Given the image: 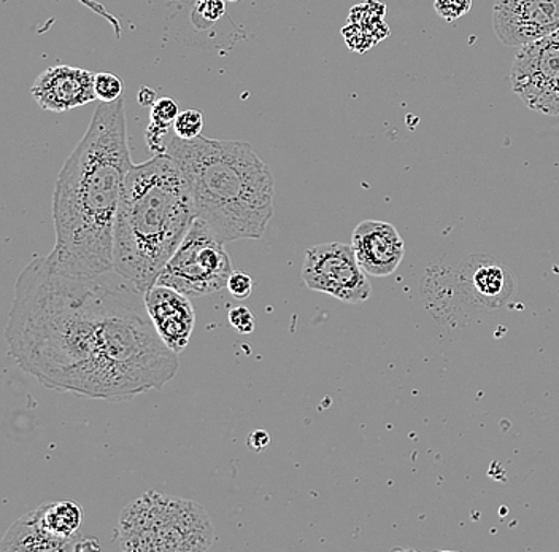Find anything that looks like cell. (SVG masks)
I'll return each instance as SVG.
<instances>
[{"instance_id":"obj_1","label":"cell","mask_w":559,"mask_h":552,"mask_svg":"<svg viewBox=\"0 0 559 552\" xmlns=\"http://www.w3.org/2000/svg\"><path fill=\"white\" fill-rule=\"evenodd\" d=\"M5 339L16 365L41 386L93 400L163 389L180 369L145 292L117 269L70 275L34 258L17 278Z\"/></svg>"},{"instance_id":"obj_2","label":"cell","mask_w":559,"mask_h":552,"mask_svg":"<svg viewBox=\"0 0 559 552\" xmlns=\"http://www.w3.org/2000/svg\"><path fill=\"white\" fill-rule=\"evenodd\" d=\"M132 166L124 101L100 103L56 178V244L47 257L55 271L99 275L115 269V220Z\"/></svg>"},{"instance_id":"obj_3","label":"cell","mask_w":559,"mask_h":552,"mask_svg":"<svg viewBox=\"0 0 559 552\" xmlns=\"http://www.w3.org/2000/svg\"><path fill=\"white\" fill-rule=\"evenodd\" d=\"M166 153L187 177L199 219L219 240L262 237L274 216L275 178L250 143L175 136Z\"/></svg>"},{"instance_id":"obj_4","label":"cell","mask_w":559,"mask_h":552,"mask_svg":"<svg viewBox=\"0 0 559 552\" xmlns=\"http://www.w3.org/2000/svg\"><path fill=\"white\" fill-rule=\"evenodd\" d=\"M195 219L190 184L167 153L134 164L115 220V269L143 292L152 289Z\"/></svg>"},{"instance_id":"obj_5","label":"cell","mask_w":559,"mask_h":552,"mask_svg":"<svg viewBox=\"0 0 559 552\" xmlns=\"http://www.w3.org/2000/svg\"><path fill=\"white\" fill-rule=\"evenodd\" d=\"M215 540L204 506L157 491L126 506L114 532V543L126 552H202Z\"/></svg>"},{"instance_id":"obj_6","label":"cell","mask_w":559,"mask_h":552,"mask_svg":"<svg viewBox=\"0 0 559 552\" xmlns=\"http://www.w3.org/2000/svg\"><path fill=\"white\" fill-rule=\"evenodd\" d=\"M233 272L225 243L198 216L181 246L160 271L156 284L173 286L190 298H199L226 289Z\"/></svg>"},{"instance_id":"obj_7","label":"cell","mask_w":559,"mask_h":552,"mask_svg":"<svg viewBox=\"0 0 559 552\" xmlns=\"http://www.w3.org/2000/svg\"><path fill=\"white\" fill-rule=\"evenodd\" d=\"M302 279L310 290L348 304L365 303L372 293L352 244L326 243L307 249Z\"/></svg>"},{"instance_id":"obj_8","label":"cell","mask_w":559,"mask_h":552,"mask_svg":"<svg viewBox=\"0 0 559 552\" xmlns=\"http://www.w3.org/2000/svg\"><path fill=\"white\" fill-rule=\"evenodd\" d=\"M510 82L524 106L536 111L559 83V31L519 47Z\"/></svg>"},{"instance_id":"obj_9","label":"cell","mask_w":559,"mask_h":552,"mask_svg":"<svg viewBox=\"0 0 559 552\" xmlns=\"http://www.w3.org/2000/svg\"><path fill=\"white\" fill-rule=\"evenodd\" d=\"M492 30L506 47H522L559 31V0H495Z\"/></svg>"},{"instance_id":"obj_10","label":"cell","mask_w":559,"mask_h":552,"mask_svg":"<svg viewBox=\"0 0 559 552\" xmlns=\"http://www.w3.org/2000/svg\"><path fill=\"white\" fill-rule=\"evenodd\" d=\"M94 79L96 73L86 69L55 66L35 79L31 93L38 107L59 114L96 101Z\"/></svg>"},{"instance_id":"obj_11","label":"cell","mask_w":559,"mask_h":552,"mask_svg":"<svg viewBox=\"0 0 559 552\" xmlns=\"http://www.w3.org/2000/svg\"><path fill=\"white\" fill-rule=\"evenodd\" d=\"M352 246L362 271L372 278H386L400 268L405 255L396 226L379 220H365L356 226Z\"/></svg>"},{"instance_id":"obj_12","label":"cell","mask_w":559,"mask_h":552,"mask_svg":"<svg viewBox=\"0 0 559 552\" xmlns=\"http://www.w3.org/2000/svg\"><path fill=\"white\" fill-rule=\"evenodd\" d=\"M145 302L159 337L175 354H181L194 331L195 313L190 296L173 286L155 284L146 290Z\"/></svg>"},{"instance_id":"obj_13","label":"cell","mask_w":559,"mask_h":552,"mask_svg":"<svg viewBox=\"0 0 559 552\" xmlns=\"http://www.w3.org/2000/svg\"><path fill=\"white\" fill-rule=\"evenodd\" d=\"M463 282L475 302L489 307L502 306L515 292V279L509 269L496 263L492 258L467 261Z\"/></svg>"},{"instance_id":"obj_14","label":"cell","mask_w":559,"mask_h":552,"mask_svg":"<svg viewBox=\"0 0 559 552\" xmlns=\"http://www.w3.org/2000/svg\"><path fill=\"white\" fill-rule=\"evenodd\" d=\"M79 540H62L45 529L40 509L26 513L10 526L0 544V552H58L75 551Z\"/></svg>"},{"instance_id":"obj_15","label":"cell","mask_w":559,"mask_h":552,"mask_svg":"<svg viewBox=\"0 0 559 552\" xmlns=\"http://www.w3.org/2000/svg\"><path fill=\"white\" fill-rule=\"evenodd\" d=\"M386 7L379 0H366L353 7L348 23L342 30V36L353 51L365 54L384 38L390 37V26L384 21Z\"/></svg>"},{"instance_id":"obj_16","label":"cell","mask_w":559,"mask_h":552,"mask_svg":"<svg viewBox=\"0 0 559 552\" xmlns=\"http://www.w3.org/2000/svg\"><path fill=\"white\" fill-rule=\"evenodd\" d=\"M45 529L62 540H76L83 522V509L72 500L48 502L38 506Z\"/></svg>"},{"instance_id":"obj_17","label":"cell","mask_w":559,"mask_h":552,"mask_svg":"<svg viewBox=\"0 0 559 552\" xmlns=\"http://www.w3.org/2000/svg\"><path fill=\"white\" fill-rule=\"evenodd\" d=\"M178 104L170 97L157 99L152 107V124L146 129V142L150 150L156 155H163L167 152V145H164V138L169 134V129L174 128L175 120L178 117Z\"/></svg>"},{"instance_id":"obj_18","label":"cell","mask_w":559,"mask_h":552,"mask_svg":"<svg viewBox=\"0 0 559 552\" xmlns=\"http://www.w3.org/2000/svg\"><path fill=\"white\" fill-rule=\"evenodd\" d=\"M204 114L199 110H185L178 115L177 120L174 124V131L177 138L183 139V141H192V139L199 138L204 131Z\"/></svg>"},{"instance_id":"obj_19","label":"cell","mask_w":559,"mask_h":552,"mask_svg":"<svg viewBox=\"0 0 559 552\" xmlns=\"http://www.w3.org/2000/svg\"><path fill=\"white\" fill-rule=\"evenodd\" d=\"M94 91H96L97 101L100 103L108 104L121 99L122 82L120 77L114 75V73H96Z\"/></svg>"},{"instance_id":"obj_20","label":"cell","mask_w":559,"mask_h":552,"mask_svg":"<svg viewBox=\"0 0 559 552\" xmlns=\"http://www.w3.org/2000/svg\"><path fill=\"white\" fill-rule=\"evenodd\" d=\"M472 3V0H435V9L447 23H453L471 12Z\"/></svg>"},{"instance_id":"obj_21","label":"cell","mask_w":559,"mask_h":552,"mask_svg":"<svg viewBox=\"0 0 559 552\" xmlns=\"http://www.w3.org/2000/svg\"><path fill=\"white\" fill-rule=\"evenodd\" d=\"M253 279L243 271H234L227 281L226 289L236 300H247L253 293Z\"/></svg>"},{"instance_id":"obj_22","label":"cell","mask_w":559,"mask_h":552,"mask_svg":"<svg viewBox=\"0 0 559 552\" xmlns=\"http://www.w3.org/2000/svg\"><path fill=\"white\" fill-rule=\"evenodd\" d=\"M229 324L239 331L240 334H250L254 331L257 317L253 316L247 307H234L229 313Z\"/></svg>"},{"instance_id":"obj_23","label":"cell","mask_w":559,"mask_h":552,"mask_svg":"<svg viewBox=\"0 0 559 552\" xmlns=\"http://www.w3.org/2000/svg\"><path fill=\"white\" fill-rule=\"evenodd\" d=\"M542 115H548V117H559V83L554 93L537 107V110Z\"/></svg>"},{"instance_id":"obj_24","label":"cell","mask_w":559,"mask_h":552,"mask_svg":"<svg viewBox=\"0 0 559 552\" xmlns=\"http://www.w3.org/2000/svg\"><path fill=\"white\" fill-rule=\"evenodd\" d=\"M271 445V435L264 430H257V432L250 433V438H248V446H250L251 450L254 453H261L262 449H265Z\"/></svg>"},{"instance_id":"obj_25","label":"cell","mask_w":559,"mask_h":552,"mask_svg":"<svg viewBox=\"0 0 559 552\" xmlns=\"http://www.w3.org/2000/svg\"><path fill=\"white\" fill-rule=\"evenodd\" d=\"M139 103L145 107H153V104L156 103V93L150 89H142L139 91Z\"/></svg>"},{"instance_id":"obj_26","label":"cell","mask_w":559,"mask_h":552,"mask_svg":"<svg viewBox=\"0 0 559 552\" xmlns=\"http://www.w3.org/2000/svg\"><path fill=\"white\" fill-rule=\"evenodd\" d=\"M91 550H100V544L97 543L96 538H83V540L76 541L75 551Z\"/></svg>"}]
</instances>
